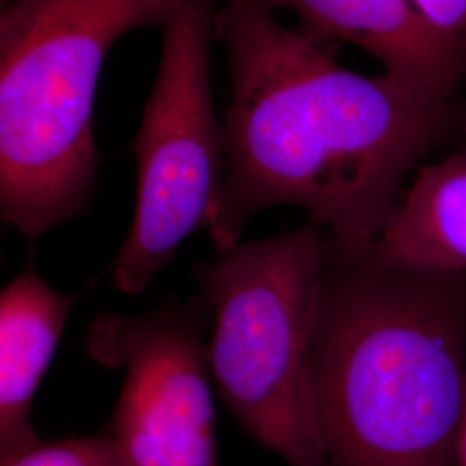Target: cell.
<instances>
[{
  "label": "cell",
  "instance_id": "obj_1",
  "mask_svg": "<svg viewBox=\"0 0 466 466\" xmlns=\"http://www.w3.org/2000/svg\"><path fill=\"white\" fill-rule=\"evenodd\" d=\"M215 34L230 69L225 169L206 230L219 254L273 206H296L335 238L373 244L406 177L465 134V106L337 65L263 0H223Z\"/></svg>",
  "mask_w": 466,
  "mask_h": 466
},
{
  "label": "cell",
  "instance_id": "obj_2",
  "mask_svg": "<svg viewBox=\"0 0 466 466\" xmlns=\"http://www.w3.org/2000/svg\"><path fill=\"white\" fill-rule=\"evenodd\" d=\"M311 375L329 466H458L466 271L323 233Z\"/></svg>",
  "mask_w": 466,
  "mask_h": 466
},
{
  "label": "cell",
  "instance_id": "obj_3",
  "mask_svg": "<svg viewBox=\"0 0 466 466\" xmlns=\"http://www.w3.org/2000/svg\"><path fill=\"white\" fill-rule=\"evenodd\" d=\"M185 0H7L0 15V213L28 238L84 215L100 154L94 102L117 38Z\"/></svg>",
  "mask_w": 466,
  "mask_h": 466
},
{
  "label": "cell",
  "instance_id": "obj_4",
  "mask_svg": "<svg viewBox=\"0 0 466 466\" xmlns=\"http://www.w3.org/2000/svg\"><path fill=\"white\" fill-rule=\"evenodd\" d=\"M323 233L308 221L238 244L200 280L218 392L240 427L289 466H329L311 375Z\"/></svg>",
  "mask_w": 466,
  "mask_h": 466
},
{
  "label": "cell",
  "instance_id": "obj_5",
  "mask_svg": "<svg viewBox=\"0 0 466 466\" xmlns=\"http://www.w3.org/2000/svg\"><path fill=\"white\" fill-rule=\"evenodd\" d=\"M211 0H185L163 30L156 80L132 142L137 204L109 279L138 296L190 233L206 228L225 169V128L209 78Z\"/></svg>",
  "mask_w": 466,
  "mask_h": 466
},
{
  "label": "cell",
  "instance_id": "obj_6",
  "mask_svg": "<svg viewBox=\"0 0 466 466\" xmlns=\"http://www.w3.org/2000/svg\"><path fill=\"white\" fill-rule=\"evenodd\" d=\"M208 318L192 300L134 317L104 313L90 325V358L127 371L109 435L130 465L219 466Z\"/></svg>",
  "mask_w": 466,
  "mask_h": 466
},
{
  "label": "cell",
  "instance_id": "obj_7",
  "mask_svg": "<svg viewBox=\"0 0 466 466\" xmlns=\"http://www.w3.org/2000/svg\"><path fill=\"white\" fill-rule=\"evenodd\" d=\"M299 17L302 36L325 50L352 44L387 76L435 100H454L466 80V42L435 28L410 0H263Z\"/></svg>",
  "mask_w": 466,
  "mask_h": 466
},
{
  "label": "cell",
  "instance_id": "obj_8",
  "mask_svg": "<svg viewBox=\"0 0 466 466\" xmlns=\"http://www.w3.org/2000/svg\"><path fill=\"white\" fill-rule=\"evenodd\" d=\"M78 300L26 268L0 296V463L44 441L32 425V406L67 318Z\"/></svg>",
  "mask_w": 466,
  "mask_h": 466
},
{
  "label": "cell",
  "instance_id": "obj_9",
  "mask_svg": "<svg viewBox=\"0 0 466 466\" xmlns=\"http://www.w3.org/2000/svg\"><path fill=\"white\" fill-rule=\"evenodd\" d=\"M375 248L400 263L466 271V149L418 167Z\"/></svg>",
  "mask_w": 466,
  "mask_h": 466
},
{
  "label": "cell",
  "instance_id": "obj_10",
  "mask_svg": "<svg viewBox=\"0 0 466 466\" xmlns=\"http://www.w3.org/2000/svg\"><path fill=\"white\" fill-rule=\"evenodd\" d=\"M0 466H132L116 441L107 435H86L42 442Z\"/></svg>",
  "mask_w": 466,
  "mask_h": 466
},
{
  "label": "cell",
  "instance_id": "obj_11",
  "mask_svg": "<svg viewBox=\"0 0 466 466\" xmlns=\"http://www.w3.org/2000/svg\"><path fill=\"white\" fill-rule=\"evenodd\" d=\"M435 28L466 42V0H410Z\"/></svg>",
  "mask_w": 466,
  "mask_h": 466
},
{
  "label": "cell",
  "instance_id": "obj_12",
  "mask_svg": "<svg viewBox=\"0 0 466 466\" xmlns=\"http://www.w3.org/2000/svg\"><path fill=\"white\" fill-rule=\"evenodd\" d=\"M458 466H466V404L460 429V441H458Z\"/></svg>",
  "mask_w": 466,
  "mask_h": 466
},
{
  "label": "cell",
  "instance_id": "obj_13",
  "mask_svg": "<svg viewBox=\"0 0 466 466\" xmlns=\"http://www.w3.org/2000/svg\"><path fill=\"white\" fill-rule=\"evenodd\" d=\"M465 134H466V106H465Z\"/></svg>",
  "mask_w": 466,
  "mask_h": 466
},
{
  "label": "cell",
  "instance_id": "obj_14",
  "mask_svg": "<svg viewBox=\"0 0 466 466\" xmlns=\"http://www.w3.org/2000/svg\"><path fill=\"white\" fill-rule=\"evenodd\" d=\"M4 2H7V0H2V4H4Z\"/></svg>",
  "mask_w": 466,
  "mask_h": 466
}]
</instances>
